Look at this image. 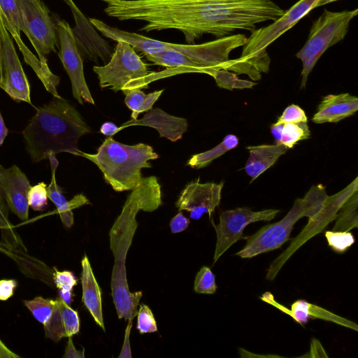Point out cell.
<instances>
[{
	"instance_id": "7bdbcfd3",
	"label": "cell",
	"mask_w": 358,
	"mask_h": 358,
	"mask_svg": "<svg viewBox=\"0 0 358 358\" xmlns=\"http://www.w3.org/2000/svg\"><path fill=\"white\" fill-rule=\"evenodd\" d=\"M310 355L307 357H321L319 352H320L324 357H328L324 350L323 349L320 343L315 338H313L311 341Z\"/></svg>"
},
{
	"instance_id": "7dc6e473",
	"label": "cell",
	"mask_w": 358,
	"mask_h": 358,
	"mask_svg": "<svg viewBox=\"0 0 358 358\" xmlns=\"http://www.w3.org/2000/svg\"><path fill=\"white\" fill-rule=\"evenodd\" d=\"M72 290H59V296L68 305H70L73 301Z\"/></svg>"
},
{
	"instance_id": "44dd1931",
	"label": "cell",
	"mask_w": 358,
	"mask_h": 358,
	"mask_svg": "<svg viewBox=\"0 0 358 358\" xmlns=\"http://www.w3.org/2000/svg\"><path fill=\"white\" fill-rule=\"evenodd\" d=\"M48 159L51 169L50 183L47 186L48 199L55 204L63 224L71 227L73 224V214L72 210L80 206L90 203L89 200L83 195L78 194L72 200L68 201L62 193V188L57 185L56 180V170L59 162L55 155H50Z\"/></svg>"
},
{
	"instance_id": "30bf717a",
	"label": "cell",
	"mask_w": 358,
	"mask_h": 358,
	"mask_svg": "<svg viewBox=\"0 0 358 358\" xmlns=\"http://www.w3.org/2000/svg\"><path fill=\"white\" fill-rule=\"evenodd\" d=\"M22 14L29 38L40 62L48 66L45 55L56 52L59 41L55 22L50 10L41 0H16Z\"/></svg>"
},
{
	"instance_id": "b9f144b4",
	"label": "cell",
	"mask_w": 358,
	"mask_h": 358,
	"mask_svg": "<svg viewBox=\"0 0 358 358\" xmlns=\"http://www.w3.org/2000/svg\"><path fill=\"white\" fill-rule=\"evenodd\" d=\"M69 340L67 342V345L65 349L64 355L63 357L64 358H84L85 350L83 349L82 351L77 350L73 345L71 336L68 337Z\"/></svg>"
},
{
	"instance_id": "9c48e42d",
	"label": "cell",
	"mask_w": 358,
	"mask_h": 358,
	"mask_svg": "<svg viewBox=\"0 0 358 358\" xmlns=\"http://www.w3.org/2000/svg\"><path fill=\"white\" fill-rule=\"evenodd\" d=\"M358 9L330 11L322 14L313 23L308 39L296 54L302 62L301 89L306 87L309 74L322 54L346 36L350 21L357 15Z\"/></svg>"
},
{
	"instance_id": "6da1fadb",
	"label": "cell",
	"mask_w": 358,
	"mask_h": 358,
	"mask_svg": "<svg viewBox=\"0 0 358 358\" xmlns=\"http://www.w3.org/2000/svg\"><path fill=\"white\" fill-rule=\"evenodd\" d=\"M123 13L126 20L145 22L139 31L176 29L194 44L203 34L218 38L238 29L252 32L285 10L272 0H126Z\"/></svg>"
},
{
	"instance_id": "8d00e7d4",
	"label": "cell",
	"mask_w": 358,
	"mask_h": 358,
	"mask_svg": "<svg viewBox=\"0 0 358 358\" xmlns=\"http://www.w3.org/2000/svg\"><path fill=\"white\" fill-rule=\"evenodd\" d=\"M52 281L59 289L72 290L77 285V278L73 272L69 271H59L55 267L53 268Z\"/></svg>"
},
{
	"instance_id": "f1b7e54d",
	"label": "cell",
	"mask_w": 358,
	"mask_h": 358,
	"mask_svg": "<svg viewBox=\"0 0 358 358\" xmlns=\"http://www.w3.org/2000/svg\"><path fill=\"white\" fill-rule=\"evenodd\" d=\"M9 208L0 194V230L2 231L5 243L19 252L26 250L19 236L13 231V225L8 219Z\"/></svg>"
},
{
	"instance_id": "9a60e30c",
	"label": "cell",
	"mask_w": 358,
	"mask_h": 358,
	"mask_svg": "<svg viewBox=\"0 0 358 358\" xmlns=\"http://www.w3.org/2000/svg\"><path fill=\"white\" fill-rule=\"evenodd\" d=\"M224 182H205L199 181L188 183L176 203L178 210H187L189 217L199 220L204 213L209 216L220 204L221 192Z\"/></svg>"
},
{
	"instance_id": "277c9868",
	"label": "cell",
	"mask_w": 358,
	"mask_h": 358,
	"mask_svg": "<svg viewBox=\"0 0 358 358\" xmlns=\"http://www.w3.org/2000/svg\"><path fill=\"white\" fill-rule=\"evenodd\" d=\"M89 20L92 25L106 37L115 41H125L136 51H139L144 55L169 50L181 52L202 66L206 69V74L211 70H227L231 62L229 58V53L233 50L243 46L247 40L245 34H237L201 44H177L120 30L106 24L99 19L89 18Z\"/></svg>"
},
{
	"instance_id": "ee69618b",
	"label": "cell",
	"mask_w": 358,
	"mask_h": 358,
	"mask_svg": "<svg viewBox=\"0 0 358 358\" xmlns=\"http://www.w3.org/2000/svg\"><path fill=\"white\" fill-rule=\"evenodd\" d=\"M118 131H120L118 127L110 122H106L102 124L100 128V132L107 136H112L117 134Z\"/></svg>"
},
{
	"instance_id": "7a4b0ae2",
	"label": "cell",
	"mask_w": 358,
	"mask_h": 358,
	"mask_svg": "<svg viewBox=\"0 0 358 358\" xmlns=\"http://www.w3.org/2000/svg\"><path fill=\"white\" fill-rule=\"evenodd\" d=\"M131 191L109 232L110 248L114 256L111 294L118 317L127 320L137 315L143 294L141 291H129L125 266L138 227L136 217L139 210L152 212L162 204L161 186L155 176L143 178L141 184Z\"/></svg>"
},
{
	"instance_id": "f6af8a7d",
	"label": "cell",
	"mask_w": 358,
	"mask_h": 358,
	"mask_svg": "<svg viewBox=\"0 0 358 358\" xmlns=\"http://www.w3.org/2000/svg\"><path fill=\"white\" fill-rule=\"evenodd\" d=\"M0 252L10 257L13 259L17 260L20 257V252L15 251L12 248L6 245L5 243L0 242Z\"/></svg>"
},
{
	"instance_id": "cb8c5ba5",
	"label": "cell",
	"mask_w": 358,
	"mask_h": 358,
	"mask_svg": "<svg viewBox=\"0 0 358 358\" xmlns=\"http://www.w3.org/2000/svg\"><path fill=\"white\" fill-rule=\"evenodd\" d=\"M146 59L156 65L173 69L175 74L182 73H202L206 69L187 55L176 51H163L145 55Z\"/></svg>"
},
{
	"instance_id": "f35d334b",
	"label": "cell",
	"mask_w": 358,
	"mask_h": 358,
	"mask_svg": "<svg viewBox=\"0 0 358 358\" xmlns=\"http://www.w3.org/2000/svg\"><path fill=\"white\" fill-rule=\"evenodd\" d=\"M17 286V282L14 279L0 280V301H6L10 298Z\"/></svg>"
},
{
	"instance_id": "bcb514c9",
	"label": "cell",
	"mask_w": 358,
	"mask_h": 358,
	"mask_svg": "<svg viewBox=\"0 0 358 358\" xmlns=\"http://www.w3.org/2000/svg\"><path fill=\"white\" fill-rule=\"evenodd\" d=\"M1 357L16 358L21 357L10 350L0 338V358Z\"/></svg>"
},
{
	"instance_id": "ba28073f",
	"label": "cell",
	"mask_w": 358,
	"mask_h": 358,
	"mask_svg": "<svg viewBox=\"0 0 358 358\" xmlns=\"http://www.w3.org/2000/svg\"><path fill=\"white\" fill-rule=\"evenodd\" d=\"M100 87L123 93L134 89H146L149 84L165 77L164 72H150L136 50L125 41H117L110 60L103 66H94Z\"/></svg>"
},
{
	"instance_id": "603a6c76",
	"label": "cell",
	"mask_w": 358,
	"mask_h": 358,
	"mask_svg": "<svg viewBox=\"0 0 358 358\" xmlns=\"http://www.w3.org/2000/svg\"><path fill=\"white\" fill-rule=\"evenodd\" d=\"M81 266L82 301L96 324L105 331L102 313L101 292L87 255H85L83 258Z\"/></svg>"
},
{
	"instance_id": "816d5d0a",
	"label": "cell",
	"mask_w": 358,
	"mask_h": 358,
	"mask_svg": "<svg viewBox=\"0 0 358 358\" xmlns=\"http://www.w3.org/2000/svg\"><path fill=\"white\" fill-rule=\"evenodd\" d=\"M338 1V0H318V1L317 2L315 8H317V7L322 6L326 5V4L329 3H331V2H333V1Z\"/></svg>"
},
{
	"instance_id": "ac0fdd59",
	"label": "cell",
	"mask_w": 358,
	"mask_h": 358,
	"mask_svg": "<svg viewBox=\"0 0 358 358\" xmlns=\"http://www.w3.org/2000/svg\"><path fill=\"white\" fill-rule=\"evenodd\" d=\"M43 327L45 336L58 342L62 338L70 337L78 333V313L59 296L54 300L52 314Z\"/></svg>"
},
{
	"instance_id": "3957f363",
	"label": "cell",
	"mask_w": 358,
	"mask_h": 358,
	"mask_svg": "<svg viewBox=\"0 0 358 358\" xmlns=\"http://www.w3.org/2000/svg\"><path fill=\"white\" fill-rule=\"evenodd\" d=\"M22 131L26 150L34 163L50 155H77L79 138L91 132L77 109L65 99H53L36 108Z\"/></svg>"
},
{
	"instance_id": "7402d4cb",
	"label": "cell",
	"mask_w": 358,
	"mask_h": 358,
	"mask_svg": "<svg viewBox=\"0 0 358 358\" xmlns=\"http://www.w3.org/2000/svg\"><path fill=\"white\" fill-rule=\"evenodd\" d=\"M249 157L245 165V173L253 182L265 171L271 167L280 156L289 150L281 144L259 145L248 146Z\"/></svg>"
},
{
	"instance_id": "ab89813d",
	"label": "cell",
	"mask_w": 358,
	"mask_h": 358,
	"mask_svg": "<svg viewBox=\"0 0 358 358\" xmlns=\"http://www.w3.org/2000/svg\"><path fill=\"white\" fill-rule=\"evenodd\" d=\"M189 224V220L182 213H178L170 221V227L173 234L179 233L185 230Z\"/></svg>"
},
{
	"instance_id": "74e56055",
	"label": "cell",
	"mask_w": 358,
	"mask_h": 358,
	"mask_svg": "<svg viewBox=\"0 0 358 358\" xmlns=\"http://www.w3.org/2000/svg\"><path fill=\"white\" fill-rule=\"evenodd\" d=\"M308 122L304 110L298 105L291 104L287 106L278 119L277 122Z\"/></svg>"
},
{
	"instance_id": "f907efd6",
	"label": "cell",
	"mask_w": 358,
	"mask_h": 358,
	"mask_svg": "<svg viewBox=\"0 0 358 358\" xmlns=\"http://www.w3.org/2000/svg\"><path fill=\"white\" fill-rule=\"evenodd\" d=\"M72 9L73 13L80 12L79 9L76 6L72 0H64Z\"/></svg>"
},
{
	"instance_id": "52a82bcc",
	"label": "cell",
	"mask_w": 358,
	"mask_h": 358,
	"mask_svg": "<svg viewBox=\"0 0 358 358\" xmlns=\"http://www.w3.org/2000/svg\"><path fill=\"white\" fill-rule=\"evenodd\" d=\"M327 196L324 185H313L303 198L294 201L291 210L282 220L265 225L254 234L245 237L246 244L236 255L252 258L280 248L289 239L296 222L303 217L309 219L314 216L321 209Z\"/></svg>"
},
{
	"instance_id": "7c38bea8",
	"label": "cell",
	"mask_w": 358,
	"mask_h": 358,
	"mask_svg": "<svg viewBox=\"0 0 358 358\" xmlns=\"http://www.w3.org/2000/svg\"><path fill=\"white\" fill-rule=\"evenodd\" d=\"M59 41V57L71 80L73 97L80 104L94 101L87 85L83 57L77 46L72 28L64 20L55 22Z\"/></svg>"
},
{
	"instance_id": "2e32d148",
	"label": "cell",
	"mask_w": 358,
	"mask_h": 358,
	"mask_svg": "<svg viewBox=\"0 0 358 358\" xmlns=\"http://www.w3.org/2000/svg\"><path fill=\"white\" fill-rule=\"evenodd\" d=\"M31 187L27 177L17 166L5 168L0 164V194L9 210L22 221L29 217L27 194Z\"/></svg>"
},
{
	"instance_id": "484cf974",
	"label": "cell",
	"mask_w": 358,
	"mask_h": 358,
	"mask_svg": "<svg viewBox=\"0 0 358 358\" xmlns=\"http://www.w3.org/2000/svg\"><path fill=\"white\" fill-rule=\"evenodd\" d=\"M238 145V138L236 135H227L222 142L215 147L203 152L194 155L187 164L192 168L201 169L208 166L213 160L228 151L236 148Z\"/></svg>"
},
{
	"instance_id": "83f0119b",
	"label": "cell",
	"mask_w": 358,
	"mask_h": 358,
	"mask_svg": "<svg viewBox=\"0 0 358 358\" xmlns=\"http://www.w3.org/2000/svg\"><path fill=\"white\" fill-rule=\"evenodd\" d=\"M358 190L342 205L337 213L332 231H349L358 227Z\"/></svg>"
},
{
	"instance_id": "836d02e7",
	"label": "cell",
	"mask_w": 358,
	"mask_h": 358,
	"mask_svg": "<svg viewBox=\"0 0 358 358\" xmlns=\"http://www.w3.org/2000/svg\"><path fill=\"white\" fill-rule=\"evenodd\" d=\"M194 289L197 293L214 294L217 289L215 275L208 266H203L197 273Z\"/></svg>"
},
{
	"instance_id": "d590c367",
	"label": "cell",
	"mask_w": 358,
	"mask_h": 358,
	"mask_svg": "<svg viewBox=\"0 0 358 358\" xmlns=\"http://www.w3.org/2000/svg\"><path fill=\"white\" fill-rule=\"evenodd\" d=\"M137 329L141 334L152 333L157 331V323L150 308L141 304L137 313Z\"/></svg>"
},
{
	"instance_id": "681fc988",
	"label": "cell",
	"mask_w": 358,
	"mask_h": 358,
	"mask_svg": "<svg viewBox=\"0 0 358 358\" xmlns=\"http://www.w3.org/2000/svg\"><path fill=\"white\" fill-rule=\"evenodd\" d=\"M3 83V67H2V42L0 36V87Z\"/></svg>"
},
{
	"instance_id": "8fae6325",
	"label": "cell",
	"mask_w": 358,
	"mask_h": 358,
	"mask_svg": "<svg viewBox=\"0 0 358 358\" xmlns=\"http://www.w3.org/2000/svg\"><path fill=\"white\" fill-rule=\"evenodd\" d=\"M358 190V177L357 176L347 187L340 192L328 196L321 209L311 218L303 230L296 237L289 247L271 264L266 274V279L272 280L278 271L293 253L306 241L317 234L336 217L337 213L345 201Z\"/></svg>"
},
{
	"instance_id": "e575fe53",
	"label": "cell",
	"mask_w": 358,
	"mask_h": 358,
	"mask_svg": "<svg viewBox=\"0 0 358 358\" xmlns=\"http://www.w3.org/2000/svg\"><path fill=\"white\" fill-rule=\"evenodd\" d=\"M47 185L41 182L31 187L27 194L29 206L36 211H43L48 206Z\"/></svg>"
},
{
	"instance_id": "f546056e",
	"label": "cell",
	"mask_w": 358,
	"mask_h": 358,
	"mask_svg": "<svg viewBox=\"0 0 358 358\" xmlns=\"http://www.w3.org/2000/svg\"><path fill=\"white\" fill-rule=\"evenodd\" d=\"M207 74L214 78L219 87L229 90L250 89L257 85L255 82L240 79L236 73L226 69L211 70Z\"/></svg>"
},
{
	"instance_id": "5b68a950",
	"label": "cell",
	"mask_w": 358,
	"mask_h": 358,
	"mask_svg": "<svg viewBox=\"0 0 358 358\" xmlns=\"http://www.w3.org/2000/svg\"><path fill=\"white\" fill-rule=\"evenodd\" d=\"M92 162L102 172L105 181L117 192L133 190L141 182V169L150 168V160L158 155L149 145H129L108 137L94 154L77 152Z\"/></svg>"
},
{
	"instance_id": "d6a6232c",
	"label": "cell",
	"mask_w": 358,
	"mask_h": 358,
	"mask_svg": "<svg viewBox=\"0 0 358 358\" xmlns=\"http://www.w3.org/2000/svg\"><path fill=\"white\" fill-rule=\"evenodd\" d=\"M324 235L329 245L338 253L345 252L355 243L354 236L349 231H327Z\"/></svg>"
},
{
	"instance_id": "4fadbf2b",
	"label": "cell",
	"mask_w": 358,
	"mask_h": 358,
	"mask_svg": "<svg viewBox=\"0 0 358 358\" xmlns=\"http://www.w3.org/2000/svg\"><path fill=\"white\" fill-rule=\"evenodd\" d=\"M278 213L279 210L276 209L252 211L248 208H238L222 212L220 222L213 225L217 234L213 263L233 244L243 238V230L248 224L259 221H270Z\"/></svg>"
},
{
	"instance_id": "4316f807",
	"label": "cell",
	"mask_w": 358,
	"mask_h": 358,
	"mask_svg": "<svg viewBox=\"0 0 358 358\" xmlns=\"http://www.w3.org/2000/svg\"><path fill=\"white\" fill-rule=\"evenodd\" d=\"M164 90L145 94L141 89H134L124 92V103L131 110V120H136L142 112L152 109L154 103L159 98Z\"/></svg>"
},
{
	"instance_id": "60d3db41",
	"label": "cell",
	"mask_w": 358,
	"mask_h": 358,
	"mask_svg": "<svg viewBox=\"0 0 358 358\" xmlns=\"http://www.w3.org/2000/svg\"><path fill=\"white\" fill-rule=\"evenodd\" d=\"M132 320H133L131 319L128 320V324L125 329L124 343L122 345V348L120 351V354L118 356V358L131 357V351L129 343V335L132 327Z\"/></svg>"
},
{
	"instance_id": "1f68e13d",
	"label": "cell",
	"mask_w": 358,
	"mask_h": 358,
	"mask_svg": "<svg viewBox=\"0 0 358 358\" xmlns=\"http://www.w3.org/2000/svg\"><path fill=\"white\" fill-rule=\"evenodd\" d=\"M0 8L13 29L19 35H20L21 31L26 35L27 31L17 1L0 0Z\"/></svg>"
},
{
	"instance_id": "c3c4849f",
	"label": "cell",
	"mask_w": 358,
	"mask_h": 358,
	"mask_svg": "<svg viewBox=\"0 0 358 358\" xmlns=\"http://www.w3.org/2000/svg\"><path fill=\"white\" fill-rule=\"evenodd\" d=\"M8 134V129L6 127L2 115L0 111V146L2 145L3 141Z\"/></svg>"
},
{
	"instance_id": "d6986e66",
	"label": "cell",
	"mask_w": 358,
	"mask_h": 358,
	"mask_svg": "<svg viewBox=\"0 0 358 358\" xmlns=\"http://www.w3.org/2000/svg\"><path fill=\"white\" fill-rule=\"evenodd\" d=\"M261 299L289 315L301 325L306 324L309 319L318 318L335 322L356 331H358L357 324L355 322L335 315L315 304L310 303L305 300H297L294 301L292 305L291 310H288L286 307L282 306L274 301L273 296L268 292H266Z\"/></svg>"
},
{
	"instance_id": "4dcf8cb0",
	"label": "cell",
	"mask_w": 358,
	"mask_h": 358,
	"mask_svg": "<svg viewBox=\"0 0 358 358\" xmlns=\"http://www.w3.org/2000/svg\"><path fill=\"white\" fill-rule=\"evenodd\" d=\"M23 303L38 322L45 324L52 314L54 300L38 296L31 300H24Z\"/></svg>"
},
{
	"instance_id": "e0dca14e",
	"label": "cell",
	"mask_w": 358,
	"mask_h": 358,
	"mask_svg": "<svg viewBox=\"0 0 358 358\" xmlns=\"http://www.w3.org/2000/svg\"><path fill=\"white\" fill-rule=\"evenodd\" d=\"M130 126H145L155 129L160 137L172 142L182 138L187 131L188 123L186 119L171 115L160 108L151 109L142 118L130 120L118 127L119 131Z\"/></svg>"
},
{
	"instance_id": "d4e9b609",
	"label": "cell",
	"mask_w": 358,
	"mask_h": 358,
	"mask_svg": "<svg viewBox=\"0 0 358 358\" xmlns=\"http://www.w3.org/2000/svg\"><path fill=\"white\" fill-rule=\"evenodd\" d=\"M271 133L276 144H281L288 149L310 137L308 122H275L271 127Z\"/></svg>"
},
{
	"instance_id": "5bb4252c",
	"label": "cell",
	"mask_w": 358,
	"mask_h": 358,
	"mask_svg": "<svg viewBox=\"0 0 358 358\" xmlns=\"http://www.w3.org/2000/svg\"><path fill=\"white\" fill-rule=\"evenodd\" d=\"M2 42L3 89L13 100L31 104L30 86L15 50L13 38L0 19Z\"/></svg>"
},
{
	"instance_id": "ffe728a7",
	"label": "cell",
	"mask_w": 358,
	"mask_h": 358,
	"mask_svg": "<svg viewBox=\"0 0 358 358\" xmlns=\"http://www.w3.org/2000/svg\"><path fill=\"white\" fill-rule=\"evenodd\" d=\"M358 110V98L348 93L329 94L318 105L312 121L317 124L337 122L352 115Z\"/></svg>"
},
{
	"instance_id": "8992f818",
	"label": "cell",
	"mask_w": 358,
	"mask_h": 358,
	"mask_svg": "<svg viewBox=\"0 0 358 358\" xmlns=\"http://www.w3.org/2000/svg\"><path fill=\"white\" fill-rule=\"evenodd\" d=\"M317 1L299 0L273 23L252 31L243 45L241 57L233 59L229 71L246 74L255 81L260 80L262 73L269 71L267 47L315 8Z\"/></svg>"
}]
</instances>
